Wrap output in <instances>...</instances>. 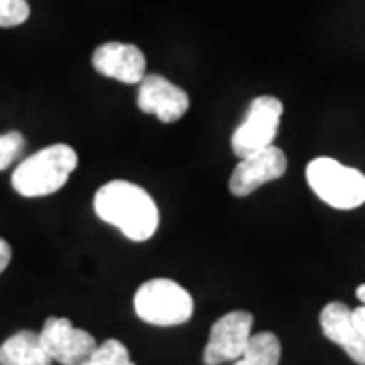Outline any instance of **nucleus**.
Listing matches in <instances>:
<instances>
[{
    "instance_id": "nucleus-13",
    "label": "nucleus",
    "mask_w": 365,
    "mask_h": 365,
    "mask_svg": "<svg viewBox=\"0 0 365 365\" xmlns=\"http://www.w3.org/2000/svg\"><path fill=\"white\" fill-rule=\"evenodd\" d=\"M280 355V339L270 331H264L250 337L248 347L235 359L234 365H278Z\"/></svg>"
},
{
    "instance_id": "nucleus-15",
    "label": "nucleus",
    "mask_w": 365,
    "mask_h": 365,
    "mask_svg": "<svg viewBox=\"0 0 365 365\" xmlns=\"http://www.w3.org/2000/svg\"><path fill=\"white\" fill-rule=\"evenodd\" d=\"M25 150V136L21 132L0 134V170L9 169Z\"/></svg>"
},
{
    "instance_id": "nucleus-1",
    "label": "nucleus",
    "mask_w": 365,
    "mask_h": 365,
    "mask_svg": "<svg viewBox=\"0 0 365 365\" xmlns=\"http://www.w3.org/2000/svg\"><path fill=\"white\" fill-rule=\"evenodd\" d=\"M93 211L102 222L114 225L132 242H146L157 234L160 213L155 199L140 185L110 181L98 189Z\"/></svg>"
},
{
    "instance_id": "nucleus-19",
    "label": "nucleus",
    "mask_w": 365,
    "mask_h": 365,
    "mask_svg": "<svg viewBox=\"0 0 365 365\" xmlns=\"http://www.w3.org/2000/svg\"><path fill=\"white\" fill-rule=\"evenodd\" d=\"M355 294H357V299L361 300V304L365 307V284H361V287L357 288V292H355Z\"/></svg>"
},
{
    "instance_id": "nucleus-4",
    "label": "nucleus",
    "mask_w": 365,
    "mask_h": 365,
    "mask_svg": "<svg viewBox=\"0 0 365 365\" xmlns=\"http://www.w3.org/2000/svg\"><path fill=\"white\" fill-rule=\"evenodd\" d=\"M193 309L191 292L169 278L148 280L134 294V311L148 325H182L191 319Z\"/></svg>"
},
{
    "instance_id": "nucleus-6",
    "label": "nucleus",
    "mask_w": 365,
    "mask_h": 365,
    "mask_svg": "<svg viewBox=\"0 0 365 365\" xmlns=\"http://www.w3.org/2000/svg\"><path fill=\"white\" fill-rule=\"evenodd\" d=\"M254 317L248 311H232L220 317L209 333V341L203 351L205 365L234 364L248 347L252 337Z\"/></svg>"
},
{
    "instance_id": "nucleus-2",
    "label": "nucleus",
    "mask_w": 365,
    "mask_h": 365,
    "mask_svg": "<svg viewBox=\"0 0 365 365\" xmlns=\"http://www.w3.org/2000/svg\"><path fill=\"white\" fill-rule=\"evenodd\" d=\"M78 169V153L69 144H51L26 157L13 173V189L35 199L57 193Z\"/></svg>"
},
{
    "instance_id": "nucleus-3",
    "label": "nucleus",
    "mask_w": 365,
    "mask_h": 365,
    "mask_svg": "<svg viewBox=\"0 0 365 365\" xmlns=\"http://www.w3.org/2000/svg\"><path fill=\"white\" fill-rule=\"evenodd\" d=\"M313 193L335 209H357L365 203V175L331 157H319L307 167Z\"/></svg>"
},
{
    "instance_id": "nucleus-11",
    "label": "nucleus",
    "mask_w": 365,
    "mask_h": 365,
    "mask_svg": "<svg viewBox=\"0 0 365 365\" xmlns=\"http://www.w3.org/2000/svg\"><path fill=\"white\" fill-rule=\"evenodd\" d=\"M321 329L325 337L343 347L357 365H365V337L353 323V311L343 302H329L321 311Z\"/></svg>"
},
{
    "instance_id": "nucleus-8",
    "label": "nucleus",
    "mask_w": 365,
    "mask_h": 365,
    "mask_svg": "<svg viewBox=\"0 0 365 365\" xmlns=\"http://www.w3.org/2000/svg\"><path fill=\"white\" fill-rule=\"evenodd\" d=\"M288 160L282 148L266 146L244 157L235 165L230 177V193L235 197H248L258 191L262 185L280 179L287 173Z\"/></svg>"
},
{
    "instance_id": "nucleus-7",
    "label": "nucleus",
    "mask_w": 365,
    "mask_h": 365,
    "mask_svg": "<svg viewBox=\"0 0 365 365\" xmlns=\"http://www.w3.org/2000/svg\"><path fill=\"white\" fill-rule=\"evenodd\" d=\"M39 337L51 361L61 365H81L98 347L93 335L76 327L66 317H49Z\"/></svg>"
},
{
    "instance_id": "nucleus-9",
    "label": "nucleus",
    "mask_w": 365,
    "mask_h": 365,
    "mask_svg": "<svg viewBox=\"0 0 365 365\" xmlns=\"http://www.w3.org/2000/svg\"><path fill=\"white\" fill-rule=\"evenodd\" d=\"M136 104L144 114L157 116L163 124H173L187 114L189 96L167 78L150 73L138 83Z\"/></svg>"
},
{
    "instance_id": "nucleus-14",
    "label": "nucleus",
    "mask_w": 365,
    "mask_h": 365,
    "mask_svg": "<svg viewBox=\"0 0 365 365\" xmlns=\"http://www.w3.org/2000/svg\"><path fill=\"white\" fill-rule=\"evenodd\" d=\"M81 365H136L130 359L126 345L118 339H108L98 345Z\"/></svg>"
},
{
    "instance_id": "nucleus-17",
    "label": "nucleus",
    "mask_w": 365,
    "mask_h": 365,
    "mask_svg": "<svg viewBox=\"0 0 365 365\" xmlns=\"http://www.w3.org/2000/svg\"><path fill=\"white\" fill-rule=\"evenodd\" d=\"M11 258H13V248L6 240L0 237V274L6 270V266L11 264Z\"/></svg>"
},
{
    "instance_id": "nucleus-12",
    "label": "nucleus",
    "mask_w": 365,
    "mask_h": 365,
    "mask_svg": "<svg viewBox=\"0 0 365 365\" xmlns=\"http://www.w3.org/2000/svg\"><path fill=\"white\" fill-rule=\"evenodd\" d=\"M39 333L19 331L0 345V365H51Z\"/></svg>"
},
{
    "instance_id": "nucleus-18",
    "label": "nucleus",
    "mask_w": 365,
    "mask_h": 365,
    "mask_svg": "<svg viewBox=\"0 0 365 365\" xmlns=\"http://www.w3.org/2000/svg\"><path fill=\"white\" fill-rule=\"evenodd\" d=\"M353 323L357 327V331L361 333L365 337V307H357V309H353Z\"/></svg>"
},
{
    "instance_id": "nucleus-16",
    "label": "nucleus",
    "mask_w": 365,
    "mask_h": 365,
    "mask_svg": "<svg viewBox=\"0 0 365 365\" xmlns=\"http://www.w3.org/2000/svg\"><path fill=\"white\" fill-rule=\"evenodd\" d=\"M31 14L26 0H0V26H19L25 23Z\"/></svg>"
},
{
    "instance_id": "nucleus-5",
    "label": "nucleus",
    "mask_w": 365,
    "mask_h": 365,
    "mask_svg": "<svg viewBox=\"0 0 365 365\" xmlns=\"http://www.w3.org/2000/svg\"><path fill=\"white\" fill-rule=\"evenodd\" d=\"M284 106L274 96H258L248 106V112L242 124L232 136V150L240 158L248 157L256 150L272 146L278 134L280 118Z\"/></svg>"
},
{
    "instance_id": "nucleus-10",
    "label": "nucleus",
    "mask_w": 365,
    "mask_h": 365,
    "mask_svg": "<svg viewBox=\"0 0 365 365\" xmlns=\"http://www.w3.org/2000/svg\"><path fill=\"white\" fill-rule=\"evenodd\" d=\"M93 69L104 76L128 86H138L146 76V59L136 45L110 41L100 45L91 55Z\"/></svg>"
}]
</instances>
